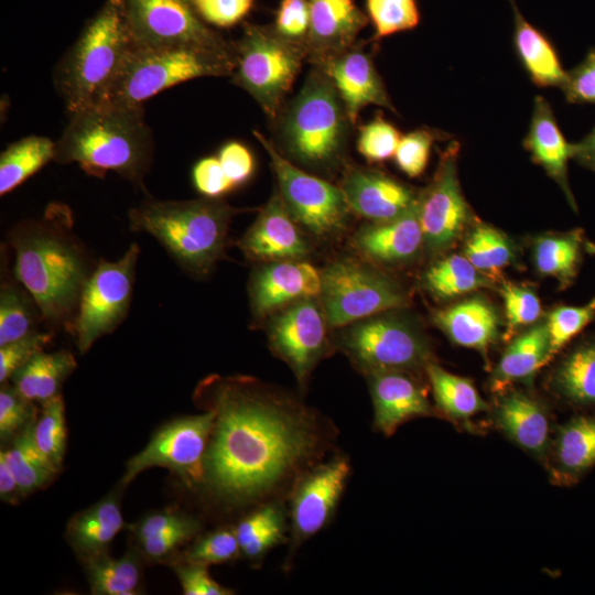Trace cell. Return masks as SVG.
Here are the masks:
<instances>
[{"mask_svg":"<svg viewBox=\"0 0 595 595\" xmlns=\"http://www.w3.org/2000/svg\"><path fill=\"white\" fill-rule=\"evenodd\" d=\"M595 321V298L583 305H558L547 314L550 359Z\"/></svg>","mask_w":595,"mask_h":595,"instance_id":"46","label":"cell"},{"mask_svg":"<svg viewBox=\"0 0 595 595\" xmlns=\"http://www.w3.org/2000/svg\"><path fill=\"white\" fill-rule=\"evenodd\" d=\"M133 47L199 46L232 50L188 0H120Z\"/></svg>","mask_w":595,"mask_h":595,"instance_id":"13","label":"cell"},{"mask_svg":"<svg viewBox=\"0 0 595 595\" xmlns=\"http://www.w3.org/2000/svg\"><path fill=\"white\" fill-rule=\"evenodd\" d=\"M547 466L560 485L575 484L595 466V416L577 415L558 428Z\"/></svg>","mask_w":595,"mask_h":595,"instance_id":"28","label":"cell"},{"mask_svg":"<svg viewBox=\"0 0 595 595\" xmlns=\"http://www.w3.org/2000/svg\"><path fill=\"white\" fill-rule=\"evenodd\" d=\"M238 212L217 198H151L129 210V227L151 235L185 271L203 277L224 258L229 224Z\"/></svg>","mask_w":595,"mask_h":595,"instance_id":"4","label":"cell"},{"mask_svg":"<svg viewBox=\"0 0 595 595\" xmlns=\"http://www.w3.org/2000/svg\"><path fill=\"white\" fill-rule=\"evenodd\" d=\"M423 285L437 300H450L494 282L477 270L465 256L451 255L431 264L423 275Z\"/></svg>","mask_w":595,"mask_h":595,"instance_id":"36","label":"cell"},{"mask_svg":"<svg viewBox=\"0 0 595 595\" xmlns=\"http://www.w3.org/2000/svg\"><path fill=\"white\" fill-rule=\"evenodd\" d=\"M447 138V133L430 128H419L402 136L393 155L396 165L409 177L422 175L434 142Z\"/></svg>","mask_w":595,"mask_h":595,"instance_id":"47","label":"cell"},{"mask_svg":"<svg viewBox=\"0 0 595 595\" xmlns=\"http://www.w3.org/2000/svg\"><path fill=\"white\" fill-rule=\"evenodd\" d=\"M195 398L215 412L201 485L225 506L274 501L290 494L332 444L329 422L255 378L209 376Z\"/></svg>","mask_w":595,"mask_h":595,"instance_id":"1","label":"cell"},{"mask_svg":"<svg viewBox=\"0 0 595 595\" xmlns=\"http://www.w3.org/2000/svg\"><path fill=\"white\" fill-rule=\"evenodd\" d=\"M90 592L94 595H134L141 583V564L129 551L119 559L107 553L85 560Z\"/></svg>","mask_w":595,"mask_h":595,"instance_id":"40","label":"cell"},{"mask_svg":"<svg viewBox=\"0 0 595 595\" xmlns=\"http://www.w3.org/2000/svg\"><path fill=\"white\" fill-rule=\"evenodd\" d=\"M348 121L329 78L322 73H311L281 121L285 150L307 166H331L343 152Z\"/></svg>","mask_w":595,"mask_h":595,"instance_id":"7","label":"cell"},{"mask_svg":"<svg viewBox=\"0 0 595 595\" xmlns=\"http://www.w3.org/2000/svg\"><path fill=\"white\" fill-rule=\"evenodd\" d=\"M523 148L531 160L561 187L566 201L577 212L576 201L569 184L567 163L572 159V143L562 133L549 101L537 96Z\"/></svg>","mask_w":595,"mask_h":595,"instance_id":"25","label":"cell"},{"mask_svg":"<svg viewBox=\"0 0 595 595\" xmlns=\"http://www.w3.org/2000/svg\"><path fill=\"white\" fill-rule=\"evenodd\" d=\"M365 376L372 400L374 426L383 435H393L400 425L412 419L436 414L413 374L386 370Z\"/></svg>","mask_w":595,"mask_h":595,"instance_id":"20","label":"cell"},{"mask_svg":"<svg viewBox=\"0 0 595 595\" xmlns=\"http://www.w3.org/2000/svg\"><path fill=\"white\" fill-rule=\"evenodd\" d=\"M586 241L581 228L536 237L531 255L537 272L554 278L561 290L567 289L577 278L586 251Z\"/></svg>","mask_w":595,"mask_h":595,"instance_id":"33","label":"cell"},{"mask_svg":"<svg viewBox=\"0 0 595 595\" xmlns=\"http://www.w3.org/2000/svg\"><path fill=\"white\" fill-rule=\"evenodd\" d=\"M301 43L281 36L274 29L246 23L235 45L232 79L248 91L271 118H275L302 65Z\"/></svg>","mask_w":595,"mask_h":595,"instance_id":"9","label":"cell"},{"mask_svg":"<svg viewBox=\"0 0 595 595\" xmlns=\"http://www.w3.org/2000/svg\"><path fill=\"white\" fill-rule=\"evenodd\" d=\"M509 3L513 12L512 44L521 66L536 86L561 88L567 71H564L554 44L526 20L515 0Z\"/></svg>","mask_w":595,"mask_h":595,"instance_id":"30","label":"cell"},{"mask_svg":"<svg viewBox=\"0 0 595 595\" xmlns=\"http://www.w3.org/2000/svg\"><path fill=\"white\" fill-rule=\"evenodd\" d=\"M199 524L192 519L185 524L139 542L142 555L151 561H162L172 555L198 531Z\"/></svg>","mask_w":595,"mask_h":595,"instance_id":"56","label":"cell"},{"mask_svg":"<svg viewBox=\"0 0 595 595\" xmlns=\"http://www.w3.org/2000/svg\"><path fill=\"white\" fill-rule=\"evenodd\" d=\"M374 40L413 30L421 20L416 0H365Z\"/></svg>","mask_w":595,"mask_h":595,"instance_id":"44","label":"cell"},{"mask_svg":"<svg viewBox=\"0 0 595 595\" xmlns=\"http://www.w3.org/2000/svg\"><path fill=\"white\" fill-rule=\"evenodd\" d=\"M586 251L595 255V244L586 241Z\"/></svg>","mask_w":595,"mask_h":595,"instance_id":"62","label":"cell"},{"mask_svg":"<svg viewBox=\"0 0 595 595\" xmlns=\"http://www.w3.org/2000/svg\"><path fill=\"white\" fill-rule=\"evenodd\" d=\"M54 154L55 143L46 137L29 136L10 144L0 155V194L13 191Z\"/></svg>","mask_w":595,"mask_h":595,"instance_id":"39","label":"cell"},{"mask_svg":"<svg viewBox=\"0 0 595 595\" xmlns=\"http://www.w3.org/2000/svg\"><path fill=\"white\" fill-rule=\"evenodd\" d=\"M174 572L185 595L234 594L232 589L221 586L210 576L206 565L183 559L182 562L174 565Z\"/></svg>","mask_w":595,"mask_h":595,"instance_id":"55","label":"cell"},{"mask_svg":"<svg viewBox=\"0 0 595 595\" xmlns=\"http://www.w3.org/2000/svg\"><path fill=\"white\" fill-rule=\"evenodd\" d=\"M350 470L348 457L338 454L318 462L295 482L289 494L293 549L331 521Z\"/></svg>","mask_w":595,"mask_h":595,"instance_id":"17","label":"cell"},{"mask_svg":"<svg viewBox=\"0 0 595 595\" xmlns=\"http://www.w3.org/2000/svg\"><path fill=\"white\" fill-rule=\"evenodd\" d=\"M499 292L505 306L504 335L505 339L510 340L527 326L539 322L542 306L536 291L527 284L502 281Z\"/></svg>","mask_w":595,"mask_h":595,"instance_id":"45","label":"cell"},{"mask_svg":"<svg viewBox=\"0 0 595 595\" xmlns=\"http://www.w3.org/2000/svg\"><path fill=\"white\" fill-rule=\"evenodd\" d=\"M132 48L120 0H106L56 67L69 116L105 100Z\"/></svg>","mask_w":595,"mask_h":595,"instance_id":"5","label":"cell"},{"mask_svg":"<svg viewBox=\"0 0 595 595\" xmlns=\"http://www.w3.org/2000/svg\"><path fill=\"white\" fill-rule=\"evenodd\" d=\"M153 158V138L143 107L99 104L71 116L55 143L54 161L77 163L91 176L108 171L143 187Z\"/></svg>","mask_w":595,"mask_h":595,"instance_id":"3","label":"cell"},{"mask_svg":"<svg viewBox=\"0 0 595 595\" xmlns=\"http://www.w3.org/2000/svg\"><path fill=\"white\" fill-rule=\"evenodd\" d=\"M217 158L235 187L247 182L253 173V156L249 149L239 142L224 144Z\"/></svg>","mask_w":595,"mask_h":595,"instance_id":"58","label":"cell"},{"mask_svg":"<svg viewBox=\"0 0 595 595\" xmlns=\"http://www.w3.org/2000/svg\"><path fill=\"white\" fill-rule=\"evenodd\" d=\"M77 367L68 350L36 354L11 377L12 385L26 399L43 403L60 394L65 379Z\"/></svg>","mask_w":595,"mask_h":595,"instance_id":"34","label":"cell"},{"mask_svg":"<svg viewBox=\"0 0 595 595\" xmlns=\"http://www.w3.org/2000/svg\"><path fill=\"white\" fill-rule=\"evenodd\" d=\"M35 420L33 402L23 397L12 385L2 383L0 389V439L13 440Z\"/></svg>","mask_w":595,"mask_h":595,"instance_id":"50","label":"cell"},{"mask_svg":"<svg viewBox=\"0 0 595 595\" xmlns=\"http://www.w3.org/2000/svg\"><path fill=\"white\" fill-rule=\"evenodd\" d=\"M435 407L440 413L455 422H467L490 405L480 397L472 380L451 374L434 361L425 369Z\"/></svg>","mask_w":595,"mask_h":595,"instance_id":"35","label":"cell"},{"mask_svg":"<svg viewBox=\"0 0 595 595\" xmlns=\"http://www.w3.org/2000/svg\"><path fill=\"white\" fill-rule=\"evenodd\" d=\"M309 2L310 29L305 43L318 60L347 50L369 21L355 0Z\"/></svg>","mask_w":595,"mask_h":595,"instance_id":"27","label":"cell"},{"mask_svg":"<svg viewBox=\"0 0 595 595\" xmlns=\"http://www.w3.org/2000/svg\"><path fill=\"white\" fill-rule=\"evenodd\" d=\"M238 246L248 258L263 262L302 260L311 250L279 192L262 207Z\"/></svg>","mask_w":595,"mask_h":595,"instance_id":"19","label":"cell"},{"mask_svg":"<svg viewBox=\"0 0 595 595\" xmlns=\"http://www.w3.org/2000/svg\"><path fill=\"white\" fill-rule=\"evenodd\" d=\"M464 242L463 256L494 281L515 258L510 239L499 229L483 223L472 226Z\"/></svg>","mask_w":595,"mask_h":595,"instance_id":"41","label":"cell"},{"mask_svg":"<svg viewBox=\"0 0 595 595\" xmlns=\"http://www.w3.org/2000/svg\"><path fill=\"white\" fill-rule=\"evenodd\" d=\"M459 149L458 141L450 142L441 152L432 181L419 193L423 249L432 257L451 249L474 220L458 180Z\"/></svg>","mask_w":595,"mask_h":595,"instance_id":"15","label":"cell"},{"mask_svg":"<svg viewBox=\"0 0 595 595\" xmlns=\"http://www.w3.org/2000/svg\"><path fill=\"white\" fill-rule=\"evenodd\" d=\"M40 418L35 420L33 434L37 447L60 470L66 450L65 405L61 394L41 403Z\"/></svg>","mask_w":595,"mask_h":595,"instance_id":"43","label":"cell"},{"mask_svg":"<svg viewBox=\"0 0 595 595\" xmlns=\"http://www.w3.org/2000/svg\"><path fill=\"white\" fill-rule=\"evenodd\" d=\"M490 410L494 424L510 442L539 462L548 463L551 422L541 401L526 392L506 389Z\"/></svg>","mask_w":595,"mask_h":595,"instance_id":"22","label":"cell"},{"mask_svg":"<svg viewBox=\"0 0 595 595\" xmlns=\"http://www.w3.org/2000/svg\"><path fill=\"white\" fill-rule=\"evenodd\" d=\"M321 278L318 299L332 328L402 309L409 302L399 282L376 267L351 258L332 261L321 271Z\"/></svg>","mask_w":595,"mask_h":595,"instance_id":"10","label":"cell"},{"mask_svg":"<svg viewBox=\"0 0 595 595\" xmlns=\"http://www.w3.org/2000/svg\"><path fill=\"white\" fill-rule=\"evenodd\" d=\"M198 17L218 28H230L251 10L255 0H188Z\"/></svg>","mask_w":595,"mask_h":595,"instance_id":"52","label":"cell"},{"mask_svg":"<svg viewBox=\"0 0 595 595\" xmlns=\"http://www.w3.org/2000/svg\"><path fill=\"white\" fill-rule=\"evenodd\" d=\"M241 553L261 559L284 538L285 516L277 501H268L245 516L235 527Z\"/></svg>","mask_w":595,"mask_h":595,"instance_id":"38","label":"cell"},{"mask_svg":"<svg viewBox=\"0 0 595 595\" xmlns=\"http://www.w3.org/2000/svg\"><path fill=\"white\" fill-rule=\"evenodd\" d=\"M401 134L381 116L360 127L357 150L369 162H383L393 158Z\"/></svg>","mask_w":595,"mask_h":595,"instance_id":"49","label":"cell"},{"mask_svg":"<svg viewBox=\"0 0 595 595\" xmlns=\"http://www.w3.org/2000/svg\"><path fill=\"white\" fill-rule=\"evenodd\" d=\"M433 323L456 345L473 348L486 363L501 324L495 305L483 295H472L437 310Z\"/></svg>","mask_w":595,"mask_h":595,"instance_id":"26","label":"cell"},{"mask_svg":"<svg viewBox=\"0 0 595 595\" xmlns=\"http://www.w3.org/2000/svg\"><path fill=\"white\" fill-rule=\"evenodd\" d=\"M327 327L318 298L295 301L268 317L269 347L291 368L302 389L329 350Z\"/></svg>","mask_w":595,"mask_h":595,"instance_id":"16","label":"cell"},{"mask_svg":"<svg viewBox=\"0 0 595 595\" xmlns=\"http://www.w3.org/2000/svg\"><path fill=\"white\" fill-rule=\"evenodd\" d=\"M351 213L368 221H385L410 210L419 193L377 170L349 169L339 186Z\"/></svg>","mask_w":595,"mask_h":595,"instance_id":"21","label":"cell"},{"mask_svg":"<svg viewBox=\"0 0 595 595\" xmlns=\"http://www.w3.org/2000/svg\"><path fill=\"white\" fill-rule=\"evenodd\" d=\"M34 423L35 420L12 440L10 448L0 451L11 467L22 495L46 486L58 472L37 447L33 434Z\"/></svg>","mask_w":595,"mask_h":595,"instance_id":"37","label":"cell"},{"mask_svg":"<svg viewBox=\"0 0 595 595\" xmlns=\"http://www.w3.org/2000/svg\"><path fill=\"white\" fill-rule=\"evenodd\" d=\"M41 312L19 282L2 280L0 289V346L36 332Z\"/></svg>","mask_w":595,"mask_h":595,"instance_id":"42","label":"cell"},{"mask_svg":"<svg viewBox=\"0 0 595 595\" xmlns=\"http://www.w3.org/2000/svg\"><path fill=\"white\" fill-rule=\"evenodd\" d=\"M125 526L116 496L102 500L74 516L67 524V539L85 560L107 553V549Z\"/></svg>","mask_w":595,"mask_h":595,"instance_id":"32","label":"cell"},{"mask_svg":"<svg viewBox=\"0 0 595 595\" xmlns=\"http://www.w3.org/2000/svg\"><path fill=\"white\" fill-rule=\"evenodd\" d=\"M192 178L195 188L207 198H218L235 188L217 156L199 160L193 167Z\"/></svg>","mask_w":595,"mask_h":595,"instance_id":"57","label":"cell"},{"mask_svg":"<svg viewBox=\"0 0 595 595\" xmlns=\"http://www.w3.org/2000/svg\"><path fill=\"white\" fill-rule=\"evenodd\" d=\"M253 134L271 160L279 194L299 226L320 240L339 235L351 213L342 188L296 167L263 134Z\"/></svg>","mask_w":595,"mask_h":595,"instance_id":"12","label":"cell"},{"mask_svg":"<svg viewBox=\"0 0 595 595\" xmlns=\"http://www.w3.org/2000/svg\"><path fill=\"white\" fill-rule=\"evenodd\" d=\"M418 203L396 218L363 225L353 236V247L378 264L397 266L414 260L423 249Z\"/></svg>","mask_w":595,"mask_h":595,"instance_id":"24","label":"cell"},{"mask_svg":"<svg viewBox=\"0 0 595 595\" xmlns=\"http://www.w3.org/2000/svg\"><path fill=\"white\" fill-rule=\"evenodd\" d=\"M50 333L33 332L17 340L0 346V382H7L12 375L51 342Z\"/></svg>","mask_w":595,"mask_h":595,"instance_id":"51","label":"cell"},{"mask_svg":"<svg viewBox=\"0 0 595 595\" xmlns=\"http://www.w3.org/2000/svg\"><path fill=\"white\" fill-rule=\"evenodd\" d=\"M139 253V246L132 244L119 260H100L96 264L67 329L80 354L87 353L98 338L113 332L126 318Z\"/></svg>","mask_w":595,"mask_h":595,"instance_id":"11","label":"cell"},{"mask_svg":"<svg viewBox=\"0 0 595 595\" xmlns=\"http://www.w3.org/2000/svg\"><path fill=\"white\" fill-rule=\"evenodd\" d=\"M570 104H595V47H591L583 61L567 71L561 87Z\"/></svg>","mask_w":595,"mask_h":595,"instance_id":"53","label":"cell"},{"mask_svg":"<svg viewBox=\"0 0 595 595\" xmlns=\"http://www.w3.org/2000/svg\"><path fill=\"white\" fill-rule=\"evenodd\" d=\"M73 225L69 207L52 203L40 218L17 224L7 236L15 280L34 299L42 321L66 329L96 267Z\"/></svg>","mask_w":595,"mask_h":595,"instance_id":"2","label":"cell"},{"mask_svg":"<svg viewBox=\"0 0 595 595\" xmlns=\"http://www.w3.org/2000/svg\"><path fill=\"white\" fill-rule=\"evenodd\" d=\"M339 95L348 119L355 123L369 105L396 111L371 58L358 50H344L318 60Z\"/></svg>","mask_w":595,"mask_h":595,"instance_id":"23","label":"cell"},{"mask_svg":"<svg viewBox=\"0 0 595 595\" xmlns=\"http://www.w3.org/2000/svg\"><path fill=\"white\" fill-rule=\"evenodd\" d=\"M273 29L290 41L298 43L306 41L310 29L309 0H282Z\"/></svg>","mask_w":595,"mask_h":595,"instance_id":"54","label":"cell"},{"mask_svg":"<svg viewBox=\"0 0 595 595\" xmlns=\"http://www.w3.org/2000/svg\"><path fill=\"white\" fill-rule=\"evenodd\" d=\"M572 159L584 169L595 172V126L582 140L572 143Z\"/></svg>","mask_w":595,"mask_h":595,"instance_id":"60","label":"cell"},{"mask_svg":"<svg viewBox=\"0 0 595 595\" xmlns=\"http://www.w3.org/2000/svg\"><path fill=\"white\" fill-rule=\"evenodd\" d=\"M22 496L18 480L3 454L0 453V497L4 502L13 504Z\"/></svg>","mask_w":595,"mask_h":595,"instance_id":"61","label":"cell"},{"mask_svg":"<svg viewBox=\"0 0 595 595\" xmlns=\"http://www.w3.org/2000/svg\"><path fill=\"white\" fill-rule=\"evenodd\" d=\"M193 518L176 511L164 510L147 515L133 527L138 542L178 528Z\"/></svg>","mask_w":595,"mask_h":595,"instance_id":"59","label":"cell"},{"mask_svg":"<svg viewBox=\"0 0 595 595\" xmlns=\"http://www.w3.org/2000/svg\"><path fill=\"white\" fill-rule=\"evenodd\" d=\"M549 388L571 407L595 409V334L564 354L550 374Z\"/></svg>","mask_w":595,"mask_h":595,"instance_id":"31","label":"cell"},{"mask_svg":"<svg viewBox=\"0 0 595 595\" xmlns=\"http://www.w3.org/2000/svg\"><path fill=\"white\" fill-rule=\"evenodd\" d=\"M550 360L545 321L537 322L510 339L493 369L490 389L500 393L515 382L531 385L537 371Z\"/></svg>","mask_w":595,"mask_h":595,"instance_id":"29","label":"cell"},{"mask_svg":"<svg viewBox=\"0 0 595 595\" xmlns=\"http://www.w3.org/2000/svg\"><path fill=\"white\" fill-rule=\"evenodd\" d=\"M235 65V47H133L101 104L143 107L150 97L183 82L203 76L231 75Z\"/></svg>","mask_w":595,"mask_h":595,"instance_id":"6","label":"cell"},{"mask_svg":"<svg viewBox=\"0 0 595 595\" xmlns=\"http://www.w3.org/2000/svg\"><path fill=\"white\" fill-rule=\"evenodd\" d=\"M235 527H224L197 538L183 559L206 566L234 561L240 555Z\"/></svg>","mask_w":595,"mask_h":595,"instance_id":"48","label":"cell"},{"mask_svg":"<svg viewBox=\"0 0 595 595\" xmlns=\"http://www.w3.org/2000/svg\"><path fill=\"white\" fill-rule=\"evenodd\" d=\"M215 412L177 418L159 429L147 446L126 465L121 485L127 486L151 467H164L188 486L201 485L204 458L214 425Z\"/></svg>","mask_w":595,"mask_h":595,"instance_id":"14","label":"cell"},{"mask_svg":"<svg viewBox=\"0 0 595 595\" xmlns=\"http://www.w3.org/2000/svg\"><path fill=\"white\" fill-rule=\"evenodd\" d=\"M321 286V271L306 261L266 262L252 272L249 281L252 315L264 320L295 301L318 298Z\"/></svg>","mask_w":595,"mask_h":595,"instance_id":"18","label":"cell"},{"mask_svg":"<svg viewBox=\"0 0 595 595\" xmlns=\"http://www.w3.org/2000/svg\"><path fill=\"white\" fill-rule=\"evenodd\" d=\"M336 345L364 375L386 370L415 374L433 361L421 325L401 309L342 327Z\"/></svg>","mask_w":595,"mask_h":595,"instance_id":"8","label":"cell"}]
</instances>
